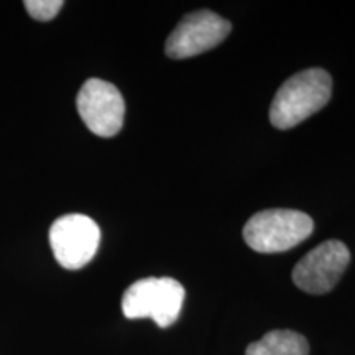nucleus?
Instances as JSON below:
<instances>
[{
    "label": "nucleus",
    "instance_id": "nucleus-2",
    "mask_svg": "<svg viewBox=\"0 0 355 355\" xmlns=\"http://www.w3.org/2000/svg\"><path fill=\"white\" fill-rule=\"evenodd\" d=\"M186 291L175 278H144L132 283L122 296V313L127 319L150 318L159 327H170L180 318Z\"/></svg>",
    "mask_w": 355,
    "mask_h": 355
},
{
    "label": "nucleus",
    "instance_id": "nucleus-3",
    "mask_svg": "<svg viewBox=\"0 0 355 355\" xmlns=\"http://www.w3.org/2000/svg\"><path fill=\"white\" fill-rule=\"evenodd\" d=\"M314 222L296 209H268L252 216L243 227L247 245L260 254H279L309 237Z\"/></svg>",
    "mask_w": 355,
    "mask_h": 355
},
{
    "label": "nucleus",
    "instance_id": "nucleus-8",
    "mask_svg": "<svg viewBox=\"0 0 355 355\" xmlns=\"http://www.w3.org/2000/svg\"><path fill=\"white\" fill-rule=\"evenodd\" d=\"M245 355H309V344L300 332L278 329L248 345Z\"/></svg>",
    "mask_w": 355,
    "mask_h": 355
},
{
    "label": "nucleus",
    "instance_id": "nucleus-4",
    "mask_svg": "<svg viewBox=\"0 0 355 355\" xmlns=\"http://www.w3.org/2000/svg\"><path fill=\"white\" fill-rule=\"evenodd\" d=\"M101 243V229L91 217L66 214L50 227V245L58 263L66 270H79L94 259Z\"/></svg>",
    "mask_w": 355,
    "mask_h": 355
},
{
    "label": "nucleus",
    "instance_id": "nucleus-1",
    "mask_svg": "<svg viewBox=\"0 0 355 355\" xmlns=\"http://www.w3.org/2000/svg\"><path fill=\"white\" fill-rule=\"evenodd\" d=\"M332 94V79L324 69L313 68L291 76L278 89L270 107V122L279 130L296 127L321 110Z\"/></svg>",
    "mask_w": 355,
    "mask_h": 355
},
{
    "label": "nucleus",
    "instance_id": "nucleus-6",
    "mask_svg": "<svg viewBox=\"0 0 355 355\" xmlns=\"http://www.w3.org/2000/svg\"><path fill=\"white\" fill-rule=\"evenodd\" d=\"M350 263V252L340 241H327L306 254L295 268L293 283L309 295H326L334 290Z\"/></svg>",
    "mask_w": 355,
    "mask_h": 355
},
{
    "label": "nucleus",
    "instance_id": "nucleus-5",
    "mask_svg": "<svg viewBox=\"0 0 355 355\" xmlns=\"http://www.w3.org/2000/svg\"><path fill=\"white\" fill-rule=\"evenodd\" d=\"M79 117L94 135L110 139L122 130L125 102L114 84L102 79H87L76 99Z\"/></svg>",
    "mask_w": 355,
    "mask_h": 355
},
{
    "label": "nucleus",
    "instance_id": "nucleus-9",
    "mask_svg": "<svg viewBox=\"0 0 355 355\" xmlns=\"http://www.w3.org/2000/svg\"><path fill=\"white\" fill-rule=\"evenodd\" d=\"M30 17L40 21L53 20L60 13L64 2L61 0H26L24 3Z\"/></svg>",
    "mask_w": 355,
    "mask_h": 355
},
{
    "label": "nucleus",
    "instance_id": "nucleus-7",
    "mask_svg": "<svg viewBox=\"0 0 355 355\" xmlns=\"http://www.w3.org/2000/svg\"><path fill=\"white\" fill-rule=\"evenodd\" d=\"M232 25L211 10L186 15L166 40L165 51L171 60H186L216 48L229 37Z\"/></svg>",
    "mask_w": 355,
    "mask_h": 355
}]
</instances>
